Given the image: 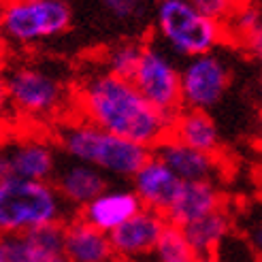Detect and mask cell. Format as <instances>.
<instances>
[{
	"instance_id": "6da1fadb",
	"label": "cell",
	"mask_w": 262,
	"mask_h": 262,
	"mask_svg": "<svg viewBox=\"0 0 262 262\" xmlns=\"http://www.w3.org/2000/svg\"><path fill=\"white\" fill-rule=\"evenodd\" d=\"M75 98L85 122L149 151L171 133V117L156 111L133 81L107 71L85 77Z\"/></svg>"
},
{
	"instance_id": "7a4b0ae2",
	"label": "cell",
	"mask_w": 262,
	"mask_h": 262,
	"mask_svg": "<svg viewBox=\"0 0 262 262\" xmlns=\"http://www.w3.org/2000/svg\"><path fill=\"white\" fill-rule=\"evenodd\" d=\"M58 145L73 162L94 166L102 175L133 179V175L147 162L151 151L137 143L96 128L85 120L67 122L58 130Z\"/></svg>"
},
{
	"instance_id": "3957f363",
	"label": "cell",
	"mask_w": 262,
	"mask_h": 262,
	"mask_svg": "<svg viewBox=\"0 0 262 262\" xmlns=\"http://www.w3.org/2000/svg\"><path fill=\"white\" fill-rule=\"evenodd\" d=\"M67 222V205L51 181L0 179V234H28Z\"/></svg>"
},
{
	"instance_id": "277c9868",
	"label": "cell",
	"mask_w": 262,
	"mask_h": 262,
	"mask_svg": "<svg viewBox=\"0 0 262 262\" xmlns=\"http://www.w3.org/2000/svg\"><path fill=\"white\" fill-rule=\"evenodd\" d=\"M156 32L175 56L186 60L211 54L226 38L224 26L207 17L188 0H158Z\"/></svg>"
},
{
	"instance_id": "5b68a950",
	"label": "cell",
	"mask_w": 262,
	"mask_h": 262,
	"mask_svg": "<svg viewBox=\"0 0 262 262\" xmlns=\"http://www.w3.org/2000/svg\"><path fill=\"white\" fill-rule=\"evenodd\" d=\"M73 24L67 0H9L0 9V34L15 45H36L64 34Z\"/></svg>"
},
{
	"instance_id": "8992f818",
	"label": "cell",
	"mask_w": 262,
	"mask_h": 262,
	"mask_svg": "<svg viewBox=\"0 0 262 262\" xmlns=\"http://www.w3.org/2000/svg\"><path fill=\"white\" fill-rule=\"evenodd\" d=\"M7 102L21 115L51 117L69 100V85L58 73L41 67H17L5 75Z\"/></svg>"
},
{
	"instance_id": "52a82bcc",
	"label": "cell",
	"mask_w": 262,
	"mask_h": 262,
	"mask_svg": "<svg viewBox=\"0 0 262 262\" xmlns=\"http://www.w3.org/2000/svg\"><path fill=\"white\" fill-rule=\"evenodd\" d=\"M130 81L139 90V94L162 115L173 120L181 111L179 67L158 45H143L137 71Z\"/></svg>"
},
{
	"instance_id": "ba28073f",
	"label": "cell",
	"mask_w": 262,
	"mask_h": 262,
	"mask_svg": "<svg viewBox=\"0 0 262 262\" xmlns=\"http://www.w3.org/2000/svg\"><path fill=\"white\" fill-rule=\"evenodd\" d=\"M230 85V67L217 54H203L186 60L179 69L181 109L207 111L224 98Z\"/></svg>"
},
{
	"instance_id": "9c48e42d",
	"label": "cell",
	"mask_w": 262,
	"mask_h": 262,
	"mask_svg": "<svg viewBox=\"0 0 262 262\" xmlns=\"http://www.w3.org/2000/svg\"><path fill=\"white\" fill-rule=\"evenodd\" d=\"M58 171L56 147L45 139H15L0 143V179L51 181Z\"/></svg>"
},
{
	"instance_id": "30bf717a",
	"label": "cell",
	"mask_w": 262,
	"mask_h": 262,
	"mask_svg": "<svg viewBox=\"0 0 262 262\" xmlns=\"http://www.w3.org/2000/svg\"><path fill=\"white\" fill-rule=\"evenodd\" d=\"M166 224L168 222L164 215L141 209L122 226L109 232L113 258L120 262H149Z\"/></svg>"
},
{
	"instance_id": "8fae6325",
	"label": "cell",
	"mask_w": 262,
	"mask_h": 262,
	"mask_svg": "<svg viewBox=\"0 0 262 262\" xmlns=\"http://www.w3.org/2000/svg\"><path fill=\"white\" fill-rule=\"evenodd\" d=\"M181 183L183 181L175 177L166 164L156 156H149L147 162L133 175V192L143 209L166 215L181 190Z\"/></svg>"
},
{
	"instance_id": "7c38bea8",
	"label": "cell",
	"mask_w": 262,
	"mask_h": 262,
	"mask_svg": "<svg viewBox=\"0 0 262 262\" xmlns=\"http://www.w3.org/2000/svg\"><path fill=\"white\" fill-rule=\"evenodd\" d=\"M162 164H166L173 171L175 177L186 181H215L220 173V160L217 156L196 151L188 145H181L179 141L166 137L151 149Z\"/></svg>"
},
{
	"instance_id": "4fadbf2b",
	"label": "cell",
	"mask_w": 262,
	"mask_h": 262,
	"mask_svg": "<svg viewBox=\"0 0 262 262\" xmlns=\"http://www.w3.org/2000/svg\"><path fill=\"white\" fill-rule=\"evenodd\" d=\"M217 209H224V194L215 181H186L164 217L168 224L183 228Z\"/></svg>"
},
{
	"instance_id": "5bb4252c",
	"label": "cell",
	"mask_w": 262,
	"mask_h": 262,
	"mask_svg": "<svg viewBox=\"0 0 262 262\" xmlns=\"http://www.w3.org/2000/svg\"><path fill=\"white\" fill-rule=\"evenodd\" d=\"M141 203L133 190H104L94 201H90L83 209H79V220L92 228H96L104 234L113 232L117 226H122L126 220L141 211Z\"/></svg>"
},
{
	"instance_id": "9a60e30c",
	"label": "cell",
	"mask_w": 262,
	"mask_h": 262,
	"mask_svg": "<svg viewBox=\"0 0 262 262\" xmlns=\"http://www.w3.org/2000/svg\"><path fill=\"white\" fill-rule=\"evenodd\" d=\"M54 179V188L62 203L75 209H83L90 201H94L98 194L109 188L107 175L81 162L67 164L62 171H56Z\"/></svg>"
},
{
	"instance_id": "2e32d148",
	"label": "cell",
	"mask_w": 262,
	"mask_h": 262,
	"mask_svg": "<svg viewBox=\"0 0 262 262\" xmlns=\"http://www.w3.org/2000/svg\"><path fill=\"white\" fill-rule=\"evenodd\" d=\"M64 256L69 262H115L109 234L79 217L64 222Z\"/></svg>"
},
{
	"instance_id": "e0dca14e",
	"label": "cell",
	"mask_w": 262,
	"mask_h": 262,
	"mask_svg": "<svg viewBox=\"0 0 262 262\" xmlns=\"http://www.w3.org/2000/svg\"><path fill=\"white\" fill-rule=\"evenodd\" d=\"M168 137L179 141L181 145H188L196 151L217 156L220 151V130L213 122V117L207 111L181 109L171 120V133Z\"/></svg>"
},
{
	"instance_id": "ac0fdd59",
	"label": "cell",
	"mask_w": 262,
	"mask_h": 262,
	"mask_svg": "<svg viewBox=\"0 0 262 262\" xmlns=\"http://www.w3.org/2000/svg\"><path fill=\"white\" fill-rule=\"evenodd\" d=\"M181 232L196 256H209L232 232V217L226 209H217L213 213L186 224Z\"/></svg>"
},
{
	"instance_id": "d6986e66",
	"label": "cell",
	"mask_w": 262,
	"mask_h": 262,
	"mask_svg": "<svg viewBox=\"0 0 262 262\" xmlns=\"http://www.w3.org/2000/svg\"><path fill=\"white\" fill-rule=\"evenodd\" d=\"M0 262H69L64 252H49L30 234H0Z\"/></svg>"
},
{
	"instance_id": "ffe728a7",
	"label": "cell",
	"mask_w": 262,
	"mask_h": 262,
	"mask_svg": "<svg viewBox=\"0 0 262 262\" xmlns=\"http://www.w3.org/2000/svg\"><path fill=\"white\" fill-rule=\"evenodd\" d=\"M226 36H234L237 43L243 45L250 54L260 56L262 34H260V7L256 3H245L234 15L224 24Z\"/></svg>"
},
{
	"instance_id": "44dd1931",
	"label": "cell",
	"mask_w": 262,
	"mask_h": 262,
	"mask_svg": "<svg viewBox=\"0 0 262 262\" xmlns=\"http://www.w3.org/2000/svg\"><path fill=\"white\" fill-rule=\"evenodd\" d=\"M196 252L188 245L181 228L166 224L149 262H196Z\"/></svg>"
},
{
	"instance_id": "7402d4cb",
	"label": "cell",
	"mask_w": 262,
	"mask_h": 262,
	"mask_svg": "<svg viewBox=\"0 0 262 262\" xmlns=\"http://www.w3.org/2000/svg\"><path fill=\"white\" fill-rule=\"evenodd\" d=\"M141 51H143V43L139 41H122L109 47L107 54H104V71L130 81L137 71Z\"/></svg>"
},
{
	"instance_id": "603a6c76",
	"label": "cell",
	"mask_w": 262,
	"mask_h": 262,
	"mask_svg": "<svg viewBox=\"0 0 262 262\" xmlns=\"http://www.w3.org/2000/svg\"><path fill=\"white\" fill-rule=\"evenodd\" d=\"M192 7H196L207 17H211L224 26L234 13H237L245 3L250 0H188Z\"/></svg>"
},
{
	"instance_id": "cb8c5ba5",
	"label": "cell",
	"mask_w": 262,
	"mask_h": 262,
	"mask_svg": "<svg viewBox=\"0 0 262 262\" xmlns=\"http://www.w3.org/2000/svg\"><path fill=\"white\" fill-rule=\"evenodd\" d=\"M100 3L117 21H137L147 11V0H100Z\"/></svg>"
},
{
	"instance_id": "d4e9b609",
	"label": "cell",
	"mask_w": 262,
	"mask_h": 262,
	"mask_svg": "<svg viewBox=\"0 0 262 262\" xmlns=\"http://www.w3.org/2000/svg\"><path fill=\"white\" fill-rule=\"evenodd\" d=\"M5 104H7V92H5V75L0 73V113H3Z\"/></svg>"
},
{
	"instance_id": "484cf974",
	"label": "cell",
	"mask_w": 262,
	"mask_h": 262,
	"mask_svg": "<svg viewBox=\"0 0 262 262\" xmlns=\"http://www.w3.org/2000/svg\"><path fill=\"white\" fill-rule=\"evenodd\" d=\"M196 262H217V258L213 254H209V256H199V258H196Z\"/></svg>"
},
{
	"instance_id": "4316f807",
	"label": "cell",
	"mask_w": 262,
	"mask_h": 262,
	"mask_svg": "<svg viewBox=\"0 0 262 262\" xmlns=\"http://www.w3.org/2000/svg\"><path fill=\"white\" fill-rule=\"evenodd\" d=\"M0 43H3V34H0Z\"/></svg>"
}]
</instances>
